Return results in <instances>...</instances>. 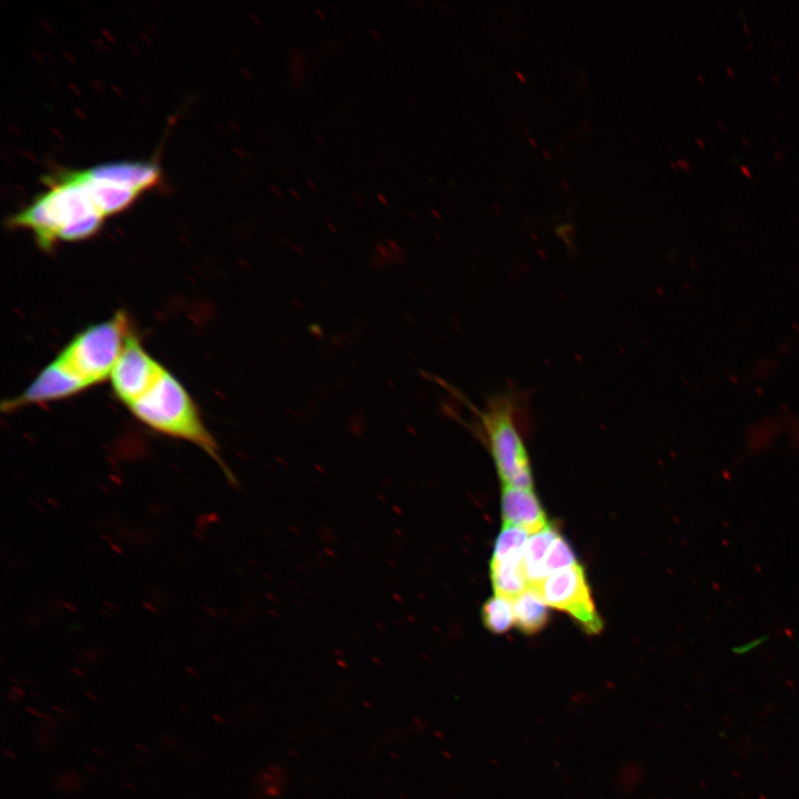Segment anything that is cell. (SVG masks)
<instances>
[{"instance_id":"1","label":"cell","mask_w":799,"mask_h":799,"mask_svg":"<svg viewBox=\"0 0 799 799\" xmlns=\"http://www.w3.org/2000/svg\"><path fill=\"white\" fill-rule=\"evenodd\" d=\"M131 332L130 318L123 311L83 328L26 390L4 401L2 409L11 412L23 406L64 400L110 380Z\"/></svg>"},{"instance_id":"2","label":"cell","mask_w":799,"mask_h":799,"mask_svg":"<svg viewBox=\"0 0 799 799\" xmlns=\"http://www.w3.org/2000/svg\"><path fill=\"white\" fill-rule=\"evenodd\" d=\"M48 190L37 194L7 224L27 227L39 247L50 251L58 241H78L91 236L104 216L98 210L79 170H59L44 175Z\"/></svg>"},{"instance_id":"3","label":"cell","mask_w":799,"mask_h":799,"mask_svg":"<svg viewBox=\"0 0 799 799\" xmlns=\"http://www.w3.org/2000/svg\"><path fill=\"white\" fill-rule=\"evenodd\" d=\"M127 408L154 432L196 445L222 467L231 482L235 481L221 461L218 444L204 425L193 398L165 367L150 388Z\"/></svg>"},{"instance_id":"4","label":"cell","mask_w":799,"mask_h":799,"mask_svg":"<svg viewBox=\"0 0 799 799\" xmlns=\"http://www.w3.org/2000/svg\"><path fill=\"white\" fill-rule=\"evenodd\" d=\"M524 400L515 391L490 396L482 409L473 407L476 434L486 444L503 486L533 489L523 435Z\"/></svg>"},{"instance_id":"5","label":"cell","mask_w":799,"mask_h":799,"mask_svg":"<svg viewBox=\"0 0 799 799\" xmlns=\"http://www.w3.org/2000/svg\"><path fill=\"white\" fill-rule=\"evenodd\" d=\"M532 587L539 591L548 607L568 614L586 634L597 635L603 630L601 617L579 563L549 575Z\"/></svg>"},{"instance_id":"6","label":"cell","mask_w":799,"mask_h":799,"mask_svg":"<svg viewBox=\"0 0 799 799\" xmlns=\"http://www.w3.org/2000/svg\"><path fill=\"white\" fill-rule=\"evenodd\" d=\"M163 370L164 366L145 351L132 331L111 373L112 391L128 407L150 388Z\"/></svg>"},{"instance_id":"7","label":"cell","mask_w":799,"mask_h":799,"mask_svg":"<svg viewBox=\"0 0 799 799\" xmlns=\"http://www.w3.org/2000/svg\"><path fill=\"white\" fill-rule=\"evenodd\" d=\"M502 518L504 525L516 526L529 534L547 527V516L533 489L503 486Z\"/></svg>"},{"instance_id":"8","label":"cell","mask_w":799,"mask_h":799,"mask_svg":"<svg viewBox=\"0 0 799 799\" xmlns=\"http://www.w3.org/2000/svg\"><path fill=\"white\" fill-rule=\"evenodd\" d=\"M95 178L142 192L156 184L160 180V169L153 162H110L87 169Z\"/></svg>"},{"instance_id":"9","label":"cell","mask_w":799,"mask_h":799,"mask_svg":"<svg viewBox=\"0 0 799 799\" xmlns=\"http://www.w3.org/2000/svg\"><path fill=\"white\" fill-rule=\"evenodd\" d=\"M523 555L502 560H490L489 574L495 595L514 600L529 587Z\"/></svg>"},{"instance_id":"10","label":"cell","mask_w":799,"mask_h":799,"mask_svg":"<svg viewBox=\"0 0 799 799\" xmlns=\"http://www.w3.org/2000/svg\"><path fill=\"white\" fill-rule=\"evenodd\" d=\"M547 607L539 591L529 586L513 600L515 625L526 635L537 634L548 623Z\"/></svg>"},{"instance_id":"11","label":"cell","mask_w":799,"mask_h":799,"mask_svg":"<svg viewBox=\"0 0 799 799\" xmlns=\"http://www.w3.org/2000/svg\"><path fill=\"white\" fill-rule=\"evenodd\" d=\"M558 535V530L549 524L528 538L524 549L523 563L529 586H536L545 579L543 563Z\"/></svg>"},{"instance_id":"12","label":"cell","mask_w":799,"mask_h":799,"mask_svg":"<svg viewBox=\"0 0 799 799\" xmlns=\"http://www.w3.org/2000/svg\"><path fill=\"white\" fill-rule=\"evenodd\" d=\"M482 619L485 627L494 634H504L515 624L513 600L494 595L485 601L482 608Z\"/></svg>"},{"instance_id":"13","label":"cell","mask_w":799,"mask_h":799,"mask_svg":"<svg viewBox=\"0 0 799 799\" xmlns=\"http://www.w3.org/2000/svg\"><path fill=\"white\" fill-rule=\"evenodd\" d=\"M528 532L523 528L503 525L497 536L490 560H502L513 556L523 555L528 540Z\"/></svg>"},{"instance_id":"14","label":"cell","mask_w":799,"mask_h":799,"mask_svg":"<svg viewBox=\"0 0 799 799\" xmlns=\"http://www.w3.org/2000/svg\"><path fill=\"white\" fill-rule=\"evenodd\" d=\"M577 558L568 542L559 534L553 542L543 563L544 577L576 565Z\"/></svg>"},{"instance_id":"15","label":"cell","mask_w":799,"mask_h":799,"mask_svg":"<svg viewBox=\"0 0 799 799\" xmlns=\"http://www.w3.org/2000/svg\"><path fill=\"white\" fill-rule=\"evenodd\" d=\"M377 199H378V201H380L383 205H385V206L388 205V202H387L386 198H385L383 194L377 193Z\"/></svg>"},{"instance_id":"16","label":"cell","mask_w":799,"mask_h":799,"mask_svg":"<svg viewBox=\"0 0 799 799\" xmlns=\"http://www.w3.org/2000/svg\"><path fill=\"white\" fill-rule=\"evenodd\" d=\"M290 193H291L297 201H301V200H302V196H300V194H299L295 190L290 189Z\"/></svg>"},{"instance_id":"17","label":"cell","mask_w":799,"mask_h":799,"mask_svg":"<svg viewBox=\"0 0 799 799\" xmlns=\"http://www.w3.org/2000/svg\"><path fill=\"white\" fill-rule=\"evenodd\" d=\"M307 184H309L310 188H312L313 190H317V188H316V185H315V183H314L313 181L307 180Z\"/></svg>"},{"instance_id":"18","label":"cell","mask_w":799,"mask_h":799,"mask_svg":"<svg viewBox=\"0 0 799 799\" xmlns=\"http://www.w3.org/2000/svg\"><path fill=\"white\" fill-rule=\"evenodd\" d=\"M271 188H272L273 192H274L277 196H281V195H282L281 191H280L276 186H275V188H274V186H271Z\"/></svg>"},{"instance_id":"19","label":"cell","mask_w":799,"mask_h":799,"mask_svg":"<svg viewBox=\"0 0 799 799\" xmlns=\"http://www.w3.org/2000/svg\"><path fill=\"white\" fill-rule=\"evenodd\" d=\"M315 11L321 17V19H323V20L325 19L324 13L318 8H316Z\"/></svg>"},{"instance_id":"20","label":"cell","mask_w":799,"mask_h":799,"mask_svg":"<svg viewBox=\"0 0 799 799\" xmlns=\"http://www.w3.org/2000/svg\"><path fill=\"white\" fill-rule=\"evenodd\" d=\"M371 32H372V34H374V38L376 40H381V37H378V33L374 29H371Z\"/></svg>"}]
</instances>
